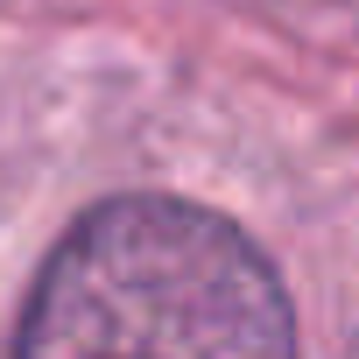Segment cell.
<instances>
[{
	"label": "cell",
	"instance_id": "cell-1",
	"mask_svg": "<svg viewBox=\"0 0 359 359\" xmlns=\"http://www.w3.org/2000/svg\"><path fill=\"white\" fill-rule=\"evenodd\" d=\"M15 359H296V310L233 219L127 191L43 261Z\"/></svg>",
	"mask_w": 359,
	"mask_h": 359
}]
</instances>
